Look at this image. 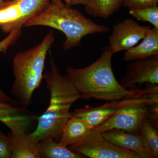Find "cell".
<instances>
[{
  "label": "cell",
  "mask_w": 158,
  "mask_h": 158,
  "mask_svg": "<svg viewBox=\"0 0 158 158\" xmlns=\"http://www.w3.org/2000/svg\"><path fill=\"white\" fill-rule=\"evenodd\" d=\"M50 94L49 105L39 116L36 129L31 135L39 141L51 137L59 142L62 130L70 117L72 105L81 95L69 77L60 72L51 56V68L44 74Z\"/></svg>",
  "instance_id": "6da1fadb"
},
{
  "label": "cell",
  "mask_w": 158,
  "mask_h": 158,
  "mask_svg": "<svg viewBox=\"0 0 158 158\" xmlns=\"http://www.w3.org/2000/svg\"><path fill=\"white\" fill-rule=\"evenodd\" d=\"M113 54L109 45L104 48L100 57L89 66L66 68V75L81 94V98L110 102L135 96L142 90L138 86L126 89L117 81L112 66Z\"/></svg>",
  "instance_id": "7a4b0ae2"
},
{
  "label": "cell",
  "mask_w": 158,
  "mask_h": 158,
  "mask_svg": "<svg viewBox=\"0 0 158 158\" xmlns=\"http://www.w3.org/2000/svg\"><path fill=\"white\" fill-rule=\"evenodd\" d=\"M35 26L50 27L64 33L66 36L63 45L65 51L80 46L82 39L87 35L106 33L110 31L108 26L98 24L60 0H51L45 10L23 26Z\"/></svg>",
  "instance_id": "3957f363"
},
{
  "label": "cell",
  "mask_w": 158,
  "mask_h": 158,
  "mask_svg": "<svg viewBox=\"0 0 158 158\" xmlns=\"http://www.w3.org/2000/svg\"><path fill=\"white\" fill-rule=\"evenodd\" d=\"M55 41L53 31H51L39 44L13 57L14 81L11 94L20 106L28 108L32 104L33 94L43 79L47 55Z\"/></svg>",
  "instance_id": "277c9868"
},
{
  "label": "cell",
  "mask_w": 158,
  "mask_h": 158,
  "mask_svg": "<svg viewBox=\"0 0 158 158\" xmlns=\"http://www.w3.org/2000/svg\"><path fill=\"white\" fill-rule=\"evenodd\" d=\"M50 0H8L0 5V29L5 33L22 28L46 9Z\"/></svg>",
  "instance_id": "5b68a950"
},
{
  "label": "cell",
  "mask_w": 158,
  "mask_h": 158,
  "mask_svg": "<svg viewBox=\"0 0 158 158\" xmlns=\"http://www.w3.org/2000/svg\"><path fill=\"white\" fill-rule=\"evenodd\" d=\"M148 100L147 93L144 88L143 93L135 101L122 108L102 124L94 128V129L102 133L116 129L139 134L142 121L147 117Z\"/></svg>",
  "instance_id": "8992f818"
},
{
  "label": "cell",
  "mask_w": 158,
  "mask_h": 158,
  "mask_svg": "<svg viewBox=\"0 0 158 158\" xmlns=\"http://www.w3.org/2000/svg\"><path fill=\"white\" fill-rule=\"evenodd\" d=\"M72 151L90 158H141L131 151L116 147L92 129L81 141L68 146Z\"/></svg>",
  "instance_id": "52a82bcc"
},
{
  "label": "cell",
  "mask_w": 158,
  "mask_h": 158,
  "mask_svg": "<svg viewBox=\"0 0 158 158\" xmlns=\"http://www.w3.org/2000/svg\"><path fill=\"white\" fill-rule=\"evenodd\" d=\"M151 28L150 26L140 25L131 18L126 19L116 24L109 37V46L113 54L135 46Z\"/></svg>",
  "instance_id": "ba28073f"
},
{
  "label": "cell",
  "mask_w": 158,
  "mask_h": 158,
  "mask_svg": "<svg viewBox=\"0 0 158 158\" xmlns=\"http://www.w3.org/2000/svg\"><path fill=\"white\" fill-rule=\"evenodd\" d=\"M120 84L127 89L143 84L158 85V55L132 61Z\"/></svg>",
  "instance_id": "9c48e42d"
},
{
  "label": "cell",
  "mask_w": 158,
  "mask_h": 158,
  "mask_svg": "<svg viewBox=\"0 0 158 158\" xmlns=\"http://www.w3.org/2000/svg\"><path fill=\"white\" fill-rule=\"evenodd\" d=\"M143 92V89H142L135 96L112 101L96 107L86 106L84 108L77 109L70 113V116L81 118L94 128L102 124L122 108L135 101Z\"/></svg>",
  "instance_id": "30bf717a"
},
{
  "label": "cell",
  "mask_w": 158,
  "mask_h": 158,
  "mask_svg": "<svg viewBox=\"0 0 158 158\" xmlns=\"http://www.w3.org/2000/svg\"><path fill=\"white\" fill-rule=\"evenodd\" d=\"M40 115L27 108L0 101V121L13 133H28Z\"/></svg>",
  "instance_id": "8fae6325"
},
{
  "label": "cell",
  "mask_w": 158,
  "mask_h": 158,
  "mask_svg": "<svg viewBox=\"0 0 158 158\" xmlns=\"http://www.w3.org/2000/svg\"><path fill=\"white\" fill-rule=\"evenodd\" d=\"M102 134L107 140L116 147L132 151L141 158H150L145 149L140 134L116 129L105 131Z\"/></svg>",
  "instance_id": "7c38bea8"
},
{
  "label": "cell",
  "mask_w": 158,
  "mask_h": 158,
  "mask_svg": "<svg viewBox=\"0 0 158 158\" xmlns=\"http://www.w3.org/2000/svg\"><path fill=\"white\" fill-rule=\"evenodd\" d=\"M9 136L12 142L11 158H40L39 141L31 133H13Z\"/></svg>",
  "instance_id": "4fadbf2b"
},
{
  "label": "cell",
  "mask_w": 158,
  "mask_h": 158,
  "mask_svg": "<svg viewBox=\"0 0 158 158\" xmlns=\"http://www.w3.org/2000/svg\"><path fill=\"white\" fill-rule=\"evenodd\" d=\"M138 45L126 51L123 59L130 62L158 55V29L154 27L148 31Z\"/></svg>",
  "instance_id": "5bb4252c"
},
{
  "label": "cell",
  "mask_w": 158,
  "mask_h": 158,
  "mask_svg": "<svg viewBox=\"0 0 158 158\" xmlns=\"http://www.w3.org/2000/svg\"><path fill=\"white\" fill-rule=\"evenodd\" d=\"M92 129L84 120L70 116L63 127L58 142L62 146L68 147L85 138Z\"/></svg>",
  "instance_id": "9a60e30c"
},
{
  "label": "cell",
  "mask_w": 158,
  "mask_h": 158,
  "mask_svg": "<svg viewBox=\"0 0 158 158\" xmlns=\"http://www.w3.org/2000/svg\"><path fill=\"white\" fill-rule=\"evenodd\" d=\"M39 152L40 158H82L81 155L73 152L55 141L51 137L39 141Z\"/></svg>",
  "instance_id": "2e32d148"
},
{
  "label": "cell",
  "mask_w": 158,
  "mask_h": 158,
  "mask_svg": "<svg viewBox=\"0 0 158 158\" xmlns=\"http://www.w3.org/2000/svg\"><path fill=\"white\" fill-rule=\"evenodd\" d=\"M123 3V0H90L85 10L91 16L107 19L118 11Z\"/></svg>",
  "instance_id": "e0dca14e"
},
{
  "label": "cell",
  "mask_w": 158,
  "mask_h": 158,
  "mask_svg": "<svg viewBox=\"0 0 158 158\" xmlns=\"http://www.w3.org/2000/svg\"><path fill=\"white\" fill-rule=\"evenodd\" d=\"M139 134L144 147L150 158H158V128L147 118L141 123Z\"/></svg>",
  "instance_id": "ac0fdd59"
},
{
  "label": "cell",
  "mask_w": 158,
  "mask_h": 158,
  "mask_svg": "<svg viewBox=\"0 0 158 158\" xmlns=\"http://www.w3.org/2000/svg\"><path fill=\"white\" fill-rule=\"evenodd\" d=\"M23 34L22 28L14 29L9 33V35L6 38L0 41V52L6 54L7 50L10 46L13 45ZM0 101L8 103L11 104L18 105L17 102L8 96L3 90L0 88Z\"/></svg>",
  "instance_id": "d6986e66"
},
{
  "label": "cell",
  "mask_w": 158,
  "mask_h": 158,
  "mask_svg": "<svg viewBox=\"0 0 158 158\" xmlns=\"http://www.w3.org/2000/svg\"><path fill=\"white\" fill-rule=\"evenodd\" d=\"M129 14L138 20L148 22L158 29V7L157 6L131 9Z\"/></svg>",
  "instance_id": "ffe728a7"
},
{
  "label": "cell",
  "mask_w": 158,
  "mask_h": 158,
  "mask_svg": "<svg viewBox=\"0 0 158 158\" xmlns=\"http://www.w3.org/2000/svg\"><path fill=\"white\" fill-rule=\"evenodd\" d=\"M12 148L11 138L0 130V158H11Z\"/></svg>",
  "instance_id": "44dd1931"
},
{
  "label": "cell",
  "mask_w": 158,
  "mask_h": 158,
  "mask_svg": "<svg viewBox=\"0 0 158 158\" xmlns=\"http://www.w3.org/2000/svg\"><path fill=\"white\" fill-rule=\"evenodd\" d=\"M158 0H123V6L130 10L157 6Z\"/></svg>",
  "instance_id": "7402d4cb"
},
{
  "label": "cell",
  "mask_w": 158,
  "mask_h": 158,
  "mask_svg": "<svg viewBox=\"0 0 158 158\" xmlns=\"http://www.w3.org/2000/svg\"><path fill=\"white\" fill-rule=\"evenodd\" d=\"M64 1L67 6H71L75 5H82L86 6L90 0H60Z\"/></svg>",
  "instance_id": "603a6c76"
},
{
  "label": "cell",
  "mask_w": 158,
  "mask_h": 158,
  "mask_svg": "<svg viewBox=\"0 0 158 158\" xmlns=\"http://www.w3.org/2000/svg\"><path fill=\"white\" fill-rule=\"evenodd\" d=\"M5 0H0V5L2 4V3Z\"/></svg>",
  "instance_id": "cb8c5ba5"
}]
</instances>
